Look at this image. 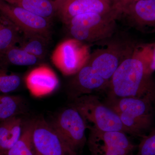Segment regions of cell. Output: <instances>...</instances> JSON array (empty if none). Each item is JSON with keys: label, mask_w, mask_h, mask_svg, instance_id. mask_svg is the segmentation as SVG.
<instances>
[{"label": "cell", "mask_w": 155, "mask_h": 155, "mask_svg": "<svg viewBox=\"0 0 155 155\" xmlns=\"http://www.w3.org/2000/svg\"><path fill=\"white\" fill-rule=\"evenodd\" d=\"M25 81L30 93L36 97L50 94L55 90L59 84L55 73L45 66H40L31 70Z\"/></svg>", "instance_id": "13"}, {"label": "cell", "mask_w": 155, "mask_h": 155, "mask_svg": "<svg viewBox=\"0 0 155 155\" xmlns=\"http://www.w3.org/2000/svg\"><path fill=\"white\" fill-rule=\"evenodd\" d=\"M48 40L39 35L23 34L19 42L20 48L41 59L44 58L47 52Z\"/></svg>", "instance_id": "19"}, {"label": "cell", "mask_w": 155, "mask_h": 155, "mask_svg": "<svg viewBox=\"0 0 155 155\" xmlns=\"http://www.w3.org/2000/svg\"><path fill=\"white\" fill-rule=\"evenodd\" d=\"M149 72L141 47L122 61L111 78L108 98L134 97L155 101V83Z\"/></svg>", "instance_id": "1"}, {"label": "cell", "mask_w": 155, "mask_h": 155, "mask_svg": "<svg viewBox=\"0 0 155 155\" xmlns=\"http://www.w3.org/2000/svg\"><path fill=\"white\" fill-rule=\"evenodd\" d=\"M27 107L21 97L0 94V121L25 114Z\"/></svg>", "instance_id": "18"}, {"label": "cell", "mask_w": 155, "mask_h": 155, "mask_svg": "<svg viewBox=\"0 0 155 155\" xmlns=\"http://www.w3.org/2000/svg\"><path fill=\"white\" fill-rule=\"evenodd\" d=\"M149 72L151 74L155 71V43L141 46Z\"/></svg>", "instance_id": "24"}, {"label": "cell", "mask_w": 155, "mask_h": 155, "mask_svg": "<svg viewBox=\"0 0 155 155\" xmlns=\"http://www.w3.org/2000/svg\"><path fill=\"white\" fill-rule=\"evenodd\" d=\"M90 54L87 46L75 39H70L58 46L51 60L64 75H74L86 64Z\"/></svg>", "instance_id": "7"}, {"label": "cell", "mask_w": 155, "mask_h": 155, "mask_svg": "<svg viewBox=\"0 0 155 155\" xmlns=\"http://www.w3.org/2000/svg\"></svg>", "instance_id": "27"}, {"label": "cell", "mask_w": 155, "mask_h": 155, "mask_svg": "<svg viewBox=\"0 0 155 155\" xmlns=\"http://www.w3.org/2000/svg\"><path fill=\"white\" fill-rule=\"evenodd\" d=\"M133 23L140 28L155 27V0H140L121 9Z\"/></svg>", "instance_id": "14"}, {"label": "cell", "mask_w": 155, "mask_h": 155, "mask_svg": "<svg viewBox=\"0 0 155 155\" xmlns=\"http://www.w3.org/2000/svg\"><path fill=\"white\" fill-rule=\"evenodd\" d=\"M3 57L4 65L11 64L19 66H30L38 63L40 59L21 48L14 46L0 55Z\"/></svg>", "instance_id": "20"}, {"label": "cell", "mask_w": 155, "mask_h": 155, "mask_svg": "<svg viewBox=\"0 0 155 155\" xmlns=\"http://www.w3.org/2000/svg\"><path fill=\"white\" fill-rule=\"evenodd\" d=\"M34 119L23 124L22 135L4 155H38L32 140Z\"/></svg>", "instance_id": "17"}, {"label": "cell", "mask_w": 155, "mask_h": 155, "mask_svg": "<svg viewBox=\"0 0 155 155\" xmlns=\"http://www.w3.org/2000/svg\"><path fill=\"white\" fill-rule=\"evenodd\" d=\"M121 10L101 14L87 13L75 16L69 21V31L73 38L81 42H94L110 38L116 28L115 20Z\"/></svg>", "instance_id": "3"}, {"label": "cell", "mask_w": 155, "mask_h": 155, "mask_svg": "<svg viewBox=\"0 0 155 155\" xmlns=\"http://www.w3.org/2000/svg\"><path fill=\"white\" fill-rule=\"evenodd\" d=\"M119 116L127 134L141 137L153 125V103L134 97L108 98L105 103Z\"/></svg>", "instance_id": "2"}, {"label": "cell", "mask_w": 155, "mask_h": 155, "mask_svg": "<svg viewBox=\"0 0 155 155\" xmlns=\"http://www.w3.org/2000/svg\"><path fill=\"white\" fill-rule=\"evenodd\" d=\"M136 155H155V129L142 137Z\"/></svg>", "instance_id": "23"}, {"label": "cell", "mask_w": 155, "mask_h": 155, "mask_svg": "<svg viewBox=\"0 0 155 155\" xmlns=\"http://www.w3.org/2000/svg\"><path fill=\"white\" fill-rule=\"evenodd\" d=\"M138 1L140 0H119V2H117V4L119 5L121 11V9L125 6Z\"/></svg>", "instance_id": "25"}, {"label": "cell", "mask_w": 155, "mask_h": 155, "mask_svg": "<svg viewBox=\"0 0 155 155\" xmlns=\"http://www.w3.org/2000/svg\"><path fill=\"white\" fill-rule=\"evenodd\" d=\"M122 48L113 44L97 50L91 54L87 63L95 69L104 79L110 82L119 64L133 50H123Z\"/></svg>", "instance_id": "11"}, {"label": "cell", "mask_w": 155, "mask_h": 155, "mask_svg": "<svg viewBox=\"0 0 155 155\" xmlns=\"http://www.w3.org/2000/svg\"><path fill=\"white\" fill-rule=\"evenodd\" d=\"M21 83L19 75L14 73H6L3 76L0 84V94H7L16 91Z\"/></svg>", "instance_id": "22"}, {"label": "cell", "mask_w": 155, "mask_h": 155, "mask_svg": "<svg viewBox=\"0 0 155 155\" xmlns=\"http://www.w3.org/2000/svg\"><path fill=\"white\" fill-rule=\"evenodd\" d=\"M50 19L56 13L55 2L51 0H2Z\"/></svg>", "instance_id": "16"}, {"label": "cell", "mask_w": 155, "mask_h": 155, "mask_svg": "<svg viewBox=\"0 0 155 155\" xmlns=\"http://www.w3.org/2000/svg\"><path fill=\"white\" fill-rule=\"evenodd\" d=\"M73 151L78 154L87 142L86 121L80 112L72 106L61 111L50 122Z\"/></svg>", "instance_id": "5"}, {"label": "cell", "mask_w": 155, "mask_h": 155, "mask_svg": "<svg viewBox=\"0 0 155 155\" xmlns=\"http://www.w3.org/2000/svg\"><path fill=\"white\" fill-rule=\"evenodd\" d=\"M73 100L72 105L80 112L88 128L102 131H122L127 134L119 116L99 98L93 94L83 95Z\"/></svg>", "instance_id": "4"}, {"label": "cell", "mask_w": 155, "mask_h": 155, "mask_svg": "<svg viewBox=\"0 0 155 155\" xmlns=\"http://www.w3.org/2000/svg\"><path fill=\"white\" fill-rule=\"evenodd\" d=\"M23 124L19 116L0 121V155H4L22 135Z\"/></svg>", "instance_id": "15"}, {"label": "cell", "mask_w": 155, "mask_h": 155, "mask_svg": "<svg viewBox=\"0 0 155 155\" xmlns=\"http://www.w3.org/2000/svg\"><path fill=\"white\" fill-rule=\"evenodd\" d=\"M7 73H8V71L6 68L0 67V84L2 82V78L3 76Z\"/></svg>", "instance_id": "26"}, {"label": "cell", "mask_w": 155, "mask_h": 155, "mask_svg": "<svg viewBox=\"0 0 155 155\" xmlns=\"http://www.w3.org/2000/svg\"><path fill=\"white\" fill-rule=\"evenodd\" d=\"M87 146L91 155H133L136 146L122 131L90 128Z\"/></svg>", "instance_id": "6"}, {"label": "cell", "mask_w": 155, "mask_h": 155, "mask_svg": "<svg viewBox=\"0 0 155 155\" xmlns=\"http://www.w3.org/2000/svg\"><path fill=\"white\" fill-rule=\"evenodd\" d=\"M74 75L69 86L70 97L72 100L94 92L107 91L110 83L87 63Z\"/></svg>", "instance_id": "12"}, {"label": "cell", "mask_w": 155, "mask_h": 155, "mask_svg": "<svg viewBox=\"0 0 155 155\" xmlns=\"http://www.w3.org/2000/svg\"><path fill=\"white\" fill-rule=\"evenodd\" d=\"M20 39L14 25L0 24V55L15 46Z\"/></svg>", "instance_id": "21"}, {"label": "cell", "mask_w": 155, "mask_h": 155, "mask_svg": "<svg viewBox=\"0 0 155 155\" xmlns=\"http://www.w3.org/2000/svg\"><path fill=\"white\" fill-rule=\"evenodd\" d=\"M32 140L38 155H79L69 148L50 122L34 119Z\"/></svg>", "instance_id": "8"}, {"label": "cell", "mask_w": 155, "mask_h": 155, "mask_svg": "<svg viewBox=\"0 0 155 155\" xmlns=\"http://www.w3.org/2000/svg\"><path fill=\"white\" fill-rule=\"evenodd\" d=\"M55 3L56 13L67 25L73 17L80 14H107L119 8L109 0H55Z\"/></svg>", "instance_id": "10"}, {"label": "cell", "mask_w": 155, "mask_h": 155, "mask_svg": "<svg viewBox=\"0 0 155 155\" xmlns=\"http://www.w3.org/2000/svg\"><path fill=\"white\" fill-rule=\"evenodd\" d=\"M0 12L11 24L23 34L41 35L49 38V19L17 6L0 0Z\"/></svg>", "instance_id": "9"}]
</instances>
